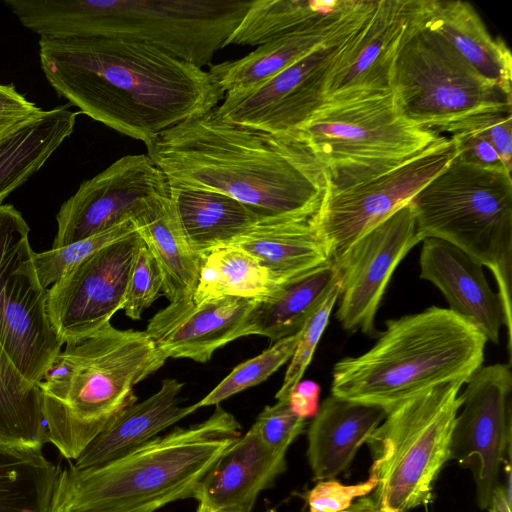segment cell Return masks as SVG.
<instances>
[{"instance_id": "obj_48", "label": "cell", "mask_w": 512, "mask_h": 512, "mask_svg": "<svg viewBox=\"0 0 512 512\" xmlns=\"http://www.w3.org/2000/svg\"><path fill=\"white\" fill-rule=\"evenodd\" d=\"M426 512H429V510L427 509Z\"/></svg>"}, {"instance_id": "obj_46", "label": "cell", "mask_w": 512, "mask_h": 512, "mask_svg": "<svg viewBox=\"0 0 512 512\" xmlns=\"http://www.w3.org/2000/svg\"><path fill=\"white\" fill-rule=\"evenodd\" d=\"M343 512H379L373 496H365L356 500L353 505Z\"/></svg>"}, {"instance_id": "obj_3", "label": "cell", "mask_w": 512, "mask_h": 512, "mask_svg": "<svg viewBox=\"0 0 512 512\" xmlns=\"http://www.w3.org/2000/svg\"><path fill=\"white\" fill-rule=\"evenodd\" d=\"M241 432L230 412L216 405L204 421L157 436L104 465L61 470L50 512H155L194 498L222 453Z\"/></svg>"}, {"instance_id": "obj_35", "label": "cell", "mask_w": 512, "mask_h": 512, "mask_svg": "<svg viewBox=\"0 0 512 512\" xmlns=\"http://www.w3.org/2000/svg\"><path fill=\"white\" fill-rule=\"evenodd\" d=\"M299 338L300 332L280 339L259 355L238 364L203 399L195 403L197 409L219 405L223 400L267 380L291 359Z\"/></svg>"}, {"instance_id": "obj_38", "label": "cell", "mask_w": 512, "mask_h": 512, "mask_svg": "<svg viewBox=\"0 0 512 512\" xmlns=\"http://www.w3.org/2000/svg\"><path fill=\"white\" fill-rule=\"evenodd\" d=\"M162 292L160 269L142 241L130 268L121 310L129 318L138 320Z\"/></svg>"}, {"instance_id": "obj_17", "label": "cell", "mask_w": 512, "mask_h": 512, "mask_svg": "<svg viewBox=\"0 0 512 512\" xmlns=\"http://www.w3.org/2000/svg\"><path fill=\"white\" fill-rule=\"evenodd\" d=\"M141 243L137 232L119 239L77 262L51 285L47 314L64 343L98 331L122 309Z\"/></svg>"}, {"instance_id": "obj_37", "label": "cell", "mask_w": 512, "mask_h": 512, "mask_svg": "<svg viewBox=\"0 0 512 512\" xmlns=\"http://www.w3.org/2000/svg\"><path fill=\"white\" fill-rule=\"evenodd\" d=\"M340 293L339 279L300 332V338L287 367L283 383L275 395L286 400L291 390L302 380L316 347L329 323L332 310Z\"/></svg>"}, {"instance_id": "obj_14", "label": "cell", "mask_w": 512, "mask_h": 512, "mask_svg": "<svg viewBox=\"0 0 512 512\" xmlns=\"http://www.w3.org/2000/svg\"><path fill=\"white\" fill-rule=\"evenodd\" d=\"M360 25L275 76L225 94L221 104L213 109L215 115L226 122L274 134L293 135L324 102L330 72Z\"/></svg>"}, {"instance_id": "obj_8", "label": "cell", "mask_w": 512, "mask_h": 512, "mask_svg": "<svg viewBox=\"0 0 512 512\" xmlns=\"http://www.w3.org/2000/svg\"><path fill=\"white\" fill-rule=\"evenodd\" d=\"M293 136L321 164L330 191L390 171L443 137L411 121L394 88L371 95L328 98Z\"/></svg>"}, {"instance_id": "obj_13", "label": "cell", "mask_w": 512, "mask_h": 512, "mask_svg": "<svg viewBox=\"0 0 512 512\" xmlns=\"http://www.w3.org/2000/svg\"><path fill=\"white\" fill-rule=\"evenodd\" d=\"M462 410L452 431L450 459L472 471L477 502L489 506L511 444V364L482 366L461 394Z\"/></svg>"}, {"instance_id": "obj_29", "label": "cell", "mask_w": 512, "mask_h": 512, "mask_svg": "<svg viewBox=\"0 0 512 512\" xmlns=\"http://www.w3.org/2000/svg\"><path fill=\"white\" fill-rule=\"evenodd\" d=\"M168 184L185 238L199 256L263 219L247 205L225 194L169 180Z\"/></svg>"}, {"instance_id": "obj_18", "label": "cell", "mask_w": 512, "mask_h": 512, "mask_svg": "<svg viewBox=\"0 0 512 512\" xmlns=\"http://www.w3.org/2000/svg\"><path fill=\"white\" fill-rule=\"evenodd\" d=\"M169 192L167 177L147 154L126 155L82 182L60 207L52 248H61L130 219L145 199Z\"/></svg>"}, {"instance_id": "obj_2", "label": "cell", "mask_w": 512, "mask_h": 512, "mask_svg": "<svg viewBox=\"0 0 512 512\" xmlns=\"http://www.w3.org/2000/svg\"><path fill=\"white\" fill-rule=\"evenodd\" d=\"M145 146L169 181L230 196L263 219L313 215L328 190L323 167L298 138L226 122L213 110Z\"/></svg>"}, {"instance_id": "obj_23", "label": "cell", "mask_w": 512, "mask_h": 512, "mask_svg": "<svg viewBox=\"0 0 512 512\" xmlns=\"http://www.w3.org/2000/svg\"><path fill=\"white\" fill-rule=\"evenodd\" d=\"M286 467V454L270 450L251 427L222 453L194 498L217 512H252L259 494L271 488Z\"/></svg>"}, {"instance_id": "obj_39", "label": "cell", "mask_w": 512, "mask_h": 512, "mask_svg": "<svg viewBox=\"0 0 512 512\" xmlns=\"http://www.w3.org/2000/svg\"><path fill=\"white\" fill-rule=\"evenodd\" d=\"M306 419L295 415L287 400L266 406L252 427L261 441L273 452L286 454L293 441L303 433Z\"/></svg>"}, {"instance_id": "obj_20", "label": "cell", "mask_w": 512, "mask_h": 512, "mask_svg": "<svg viewBox=\"0 0 512 512\" xmlns=\"http://www.w3.org/2000/svg\"><path fill=\"white\" fill-rule=\"evenodd\" d=\"M376 3L377 0H340L335 11L314 27L263 43L242 58L210 65L208 72L224 94L252 87L355 29Z\"/></svg>"}, {"instance_id": "obj_44", "label": "cell", "mask_w": 512, "mask_h": 512, "mask_svg": "<svg viewBox=\"0 0 512 512\" xmlns=\"http://www.w3.org/2000/svg\"><path fill=\"white\" fill-rule=\"evenodd\" d=\"M320 391L316 382L301 380L286 399L291 411L303 419L314 417L319 409Z\"/></svg>"}, {"instance_id": "obj_12", "label": "cell", "mask_w": 512, "mask_h": 512, "mask_svg": "<svg viewBox=\"0 0 512 512\" xmlns=\"http://www.w3.org/2000/svg\"><path fill=\"white\" fill-rule=\"evenodd\" d=\"M456 156L453 139L443 136L390 171L342 190H327L314 222L332 260L368 230L409 203Z\"/></svg>"}, {"instance_id": "obj_36", "label": "cell", "mask_w": 512, "mask_h": 512, "mask_svg": "<svg viewBox=\"0 0 512 512\" xmlns=\"http://www.w3.org/2000/svg\"><path fill=\"white\" fill-rule=\"evenodd\" d=\"M136 232L131 219L61 248L34 252V265L41 285L47 288L61 278L72 266L95 251Z\"/></svg>"}, {"instance_id": "obj_41", "label": "cell", "mask_w": 512, "mask_h": 512, "mask_svg": "<svg viewBox=\"0 0 512 512\" xmlns=\"http://www.w3.org/2000/svg\"><path fill=\"white\" fill-rule=\"evenodd\" d=\"M377 484L372 474L366 481L353 485H343L333 479L319 481L307 495L309 512L346 511L356 500L373 492Z\"/></svg>"}, {"instance_id": "obj_30", "label": "cell", "mask_w": 512, "mask_h": 512, "mask_svg": "<svg viewBox=\"0 0 512 512\" xmlns=\"http://www.w3.org/2000/svg\"><path fill=\"white\" fill-rule=\"evenodd\" d=\"M76 116L66 106L44 110L0 139V204L40 170L73 133Z\"/></svg>"}, {"instance_id": "obj_25", "label": "cell", "mask_w": 512, "mask_h": 512, "mask_svg": "<svg viewBox=\"0 0 512 512\" xmlns=\"http://www.w3.org/2000/svg\"><path fill=\"white\" fill-rule=\"evenodd\" d=\"M387 416L380 406L330 395L308 429L307 458L316 481L334 479Z\"/></svg>"}, {"instance_id": "obj_21", "label": "cell", "mask_w": 512, "mask_h": 512, "mask_svg": "<svg viewBox=\"0 0 512 512\" xmlns=\"http://www.w3.org/2000/svg\"><path fill=\"white\" fill-rule=\"evenodd\" d=\"M420 278L444 295L450 309L478 328L487 341L499 343L506 326L501 299L487 282L483 266L456 246L425 238L420 252Z\"/></svg>"}, {"instance_id": "obj_45", "label": "cell", "mask_w": 512, "mask_h": 512, "mask_svg": "<svg viewBox=\"0 0 512 512\" xmlns=\"http://www.w3.org/2000/svg\"><path fill=\"white\" fill-rule=\"evenodd\" d=\"M487 509L488 512H511V495L504 486H497Z\"/></svg>"}, {"instance_id": "obj_27", "label": "cell", "mask_w": 512, "mask_h": 512, "mask_svg": "<svg viewBox=\"0 0 512 512\" xmlns=\"http://www.w3.org/2000/svg\"><path fill=\"white\" fill-rule=\"evenodd\" d=\"M426 29L443 37L481 76L512 96L510 50L488 32L470 3L432 0Z\"/></svg>"}, {"instance_id": "obj_33", "label": "cell", "mask_w": 512, "mask_h": 512, "mask_svg": "<svg viewBox=\"0 0 512 512\" xmlns=\"http://www.w3.org/2000/svg\"><path fill=\"white\" fill-rule=\"evenodd\" d=\"M46 441L40 388L21 374L0 344V444L42 449Z\"/></svg>"}, {"instance_id": "obj_7", "label": "cell", "mask_w": 512, "mask_h": 512, "mask_svg": "<svg viewBox=\"0 0 512 512\" xmlns=\"http://www.w3.org/2000/svg\"><path fill=\"white\" fill-rule=\"evenodd\" d=\"M410 203L418 233L444 240L493 274L501 299L509 362L512 355V179L456 156Z\"/></svg>"}, {"instance_id": "obj_47", "label": "cell", "mask_w": 512, "mask_h": 512, "mask_svg": "<svg viewBox=\"0 0 512 512\" xmlns=\"http://www.w3.org/2000/svg\"><path fill=\"white\" fill-rule=\"evenodd\" d=\"M198 508L196 512H217L208 502L203 499L198 500Z\"/></svg>"}, {"instance_id": "obj_43", "label": "cell", "mask_w": 512, "mask_h": 512, "mask_svg": "<svg viewBox=\"0 0 512 512\" xmlns=\"http://www.w3.org/2000/svg\"><path fill=\"white\" fill-rule=\"evenodd\" d=\"M450 138L456 145L457 156L462 160L483 168L508 171L494 147L479 135L468 130H458L452 132Z\"/></svg>"}, {"instance_id": "obj_1", "label": "cell", "mask_w": 512, "mask_h": 512, "mask_svg": "<svg viewBox=\"0 0 512 512\" xmlns=\"http://www.w3.org/2000/svg\"><path fill=\"white\" fill-rule=\"evenodd\" d=\"M39 59L60 97L145 145L210 112L225 96L203 68L126 39L40 38Z\"/></svg>"}, {"instance_id": "obj_11", "label": "cell", "mask_w": 512, "mask_h": 512, "mask_svg": "<svg viewBox=\"0 0 512 512\" xmlns=\"http://www.w3.org/2000/svg\"><path fill=\"white\" fill-rule=\"evenodd\" d=\"M30 228L10 204H0V344L29 381L38 384L64 341L47 314L48 289L37 276Z\"/></svg>"}, {"instance_id": "obj_4", "label": "cell", "mask_w": 512, "mask_h": 512, "mask_svg": "<svg viewBox=\"0 0 512 512\" xmlns=\"http://www.w3.org/2000/svg\"><path fill=\"white\" fill-rule=\"evenodd\" d=\"M385 324L368 351L336 362L332 395L388 413L440 384H466L483 365L486 337L450 309L431 306Z\"/></svg>"}, {"instance_id": "obj_6", "label": "cell", "mask_w": 512, "mask_h": 512, "mask_svg": "<svg viewBox=\"0 0 512 512\" xmlns=\"http://www.w3.org/2000/svg\"><path fill=\"white\" fill-rule=\"evenodd\" d=\"M253 0H15L11 11L40 38L108 37L210 65Z\"/></svg>"}, {"instance_id": "obj_26", "label": "cell", "mask_w": 512, "mask_h": 512, "mask_svg": "<svg viewBox=\"0 0 512 512\" xmlns=\"http://www.w3.org/2000/svg\"><path fill=\"white\" fill-rule=\"evenodd\" d=\"M136 232L156 260L169 303L192 298L200 256L188 244L169 192L142 201L130 216Z\"/></svg>"}, {"instance_id": "obj_10", "label": "cell", "mask_w": 512, "mask_h": 512, "mask_svg": "<svg viewBox=\"0 0 512 512\" xmlns=\"http://www.w3.org/2000/svg\"><path fill=\"white\" fill-rule=\"evenodd\" d=\"M393 88L404 114L437 133L484 112H512V96L481 76L440 35L423 29L403 47Z\"/></svg>"}, {"instance_id": "obj_24", "label": "cell", "mask_w": 512, "mask_h": 512, "mask_svg": "<svg viewBox=\"0 0 512 512\" xmlns=\"http://www.w3.org/2000/svg\"><path fill=\"white\" fill-rule=\"evenodd\" d=\"M183 383L162 380L157 392L130 405L98 434L71 466L82 470L104 465L132 452L197 410L195 404L180 406Z\"/></svg>"}, {"instance_id": "obj_5", "label": "cell", "mask_w": 512, "mask_h": 512, "mask_svg": "<svg viewBox=\"0 0 512 512\" xmlns=\"http://www.w3.org/2000/svg\"><path fill=\"white\" fill-rule=\"evenodd\" d=\"M65 344L38 386L47 441L75 461L120 412L137 402L134 387L166 359L145 331L120 330L110 323Z\"/></svg>"}, {"instance_id": "obj_15", "label": "cell", "mask_w": 512, "mask_h": 512, "mask_svg": "<svg viewBox=\"0 0 512 512\" xmlns=\"http://www.w3.org/2000/svg\"><path fill=\"white\" fill-rule=\"evenodd\" d=\"M422 241L409 202L332 260L340 282L336 318L345 330L379 336L375 317L388 283L402 259Z\"/></svg>"}, {"instance_id": "obj_19", "label": "cell", "mask_w": 512, "mask_h": 512, "mask_svg": "<svg viewBox=\"0 0 512 512\" xmlns=\"http://www.w3.org/2000/svg\"><path fill=\"white\" fill-rule=\"evenodd\" d=\"M254 302L238 297L199 304L192 298L171 302L149 320L144 331L166 360L206 363L216 350L232 342Z\"/></svg>"}, {"instance_id": "obj_32", "label": "cell", "mask_w": 512, "mask_h": 512, "mask_svg": "<svg viewBox=\"0 0 512 512\" xmlns=\"http://www.w3.org/2000/svg\"><path fill=\"white\" fill-rule=\"evenodd\" d=\"M279 287L254 257L234 248L218 247L200 256L192 300L196 304L224 297L260 300Z\"/></svg>"}, {"instance_id": "obj_9", "label": "cell", "mask_w": 512, "mask_h": 512, "mask_svg": "<svg viewBox=\"0 0 512 512\" xmlns=\"http://www.w3.org/2000/svg\"><path fill=\"white\" fill-rule=\"evenodd\" d=\"M462 385L446 382L406 400L387 413L366 441L379 512H409L432 501L434 482L450 460Z\"/></svg>"}, {"instance_id": "obj_34", "label": "cell", "mask_w": 512, "mask_h": 512, "mask_svg": "<svg viewBox=\"0 0 512 512\" xmlns=\"http://www.w3.org/2000/svg\"><path fill=\"white\" fill-rule=\"evenodd\" d=\"M339 4L340 0H253L225 47L259 46L309 29L325 20Z\"/></svg>"}, {"instance_id": "obj_31", "label": "cell", "mask_w": 512, "mask_h": 512, "mask_svg": "<svg viewBox=\"0 0 512 512\" xmlns=\"http://www.w3.org/2000/svg\"><path fill=\"white\" fill-rule=\"evenodd\" d=\"M60 472L42 449L0 444V512H50Z\"/></svg>"}, {"instance_id": "obj_28", "label": "cell", "mask_w": 512, "mask_h": 512, "mask_svg": "<svg viewBox=\"0 0 512 512\" xmlns=\"http://www.w3.org/2000/svg\"><path fill=\"white\" fill-rule=\"evenodd\" d=\"M338 279L332 261L307 276L281 285L270 296L255 300L232 341L260 335L276 342L298 334Z\"/></svg>"}, {"instance_id": "obj_16", "label": "cell", "mask_w": 512, "mask_h": 512, "mask_svg": "<svg viewBox=\"0 0 512 512\" xmlns=\"http://www.w3.org/2000/svg\"><path fill=\"white\" fill-rule=\"evenodd\" d=\"M431 3L377 0L331 70L325 100L393 89L398 57L409 40L426 28Z\"/></svg>"}, {"instance_id": "obj_42", "label": "cell", "mask_w": 512, "mask_h": 512, "mask_svg": "<svg viewBox=\"0 0 512 512\" xmlns=\"http://www.w3.org/2000/svg\"><path fill=\"white\" fill-rule=\"evenodd\" d=\"M43 111L19 93L12 84H0V139L37 118Z\"/></svg>"}, {"instance_id": "obj_40", "label": "cell", "mask_w": 512, "mask_h": 512, "mask_svg": "<svg viewBox=\"0 0 512 512\" xmlns=\"http://www.w3.org/2000/svg\"><path fill=\"white\" fill-rule=\"evenodd\" d=\"M468 130L488 141L508 171L512 170V113L484 112L469 116L451 126L447 132Z\"/></svg>"}, {"instance_id": "obj_22", "label": "cell", "mask_w": 512, "mask_h": 512, "mask_svg": "<svg viewBox=\"0 0 512 512\" xmlns=\"http://www.w3.org/2000/svg\"><path fill=\"white\" fill-rule=\"evenodd\" d=\"M315 214L261 219L219 247L254 257L281 286L332 262L315 225Z\"/></svg>"}]
</instances>
